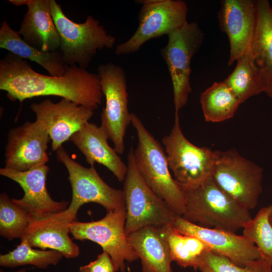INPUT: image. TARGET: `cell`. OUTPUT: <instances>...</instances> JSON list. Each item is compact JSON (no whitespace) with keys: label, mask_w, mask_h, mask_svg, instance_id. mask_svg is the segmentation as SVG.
Wrapping results in <instances>:
<instances>
[{"label":"cell","mask_w":272,"mask_h":272,"mask_svg":"<svg viewBox=\"0 0 272 272\" xmlns=\"http://www.w3.org/2000/svg\"><path fill=\"white\" fill-rule=\"evenodd\" d=\"M127 166L123 189L126 211V235L147 226L171 225L177 214L142 177L135 165L132 147L127 155Z\"/></svg>","instance_id":"5"},{"label":"cell","mask_w":272,"mask_h":272,"mask_svg":"<svg viewBox=\"0 0 272 272\" xmlns=\"http://www.w3.org/2000/svg\"><path fill=\"white\" fill-rule=\"evenodd\" d=\"M216 153L214 180L243 207L254 209L262 191V168L235 149Z\"/></svg>","instance_id":"7"},{"label":"cell","mask_w":272,"mask_h":272,"mask_svg":"<svg viewBox=\"0 0 272 272\" xmlns=\"http://www.w3.org/2000/svg\"><path fill=\"white\" fill-rule=\"evenodd\" d=\"M105 106L101 114V124L117 154L124 152V137L131 123L128 108V93L124 70L112 62L100 64L97 69Z\"/></svg>","instance_id":"12"},{"label":"cell","mask_w":272,"mask_h":272,"mask_svg":"<svg viewBox=\"0 0 272 272\" xmlns=\"http://www.w3.org/2000/svg\"><path fill=\"white\" fill-rule=\"evenodd\" d=\"M162 228L172 261L181 267H190L197 270L201 257L210 248L199 239L179 232L171 225L162 226Z\"/></svg>","instance_id":"26"},{"label":"cell","mask_w":272,"mask_h":272,"mask_svg":"<svg viewBox=\"0 0 272 272\" xmlns=\"http://www.w3.org/2000/svg\"><path fill=\"white\" fill-rule=\"evenodd\" d=\"M167 36L168 42L160 53L170 73L175 113H178L191 92V60L201 47L204 34L196 22H187Z\"/></svg>","instance_id":"9"},{"label":"cell","mask_w":272,"mask_h":272,"mask_svg":"<svg viewBox=\"0 0 272 272\" xmlns=\"http://www.w3.org/2000/svg\"><path fill=\"white\" fill-rule=\"evenodd\" d=\"M269 211V220L272 225V203L268 207Z\"/></svg>","instance_id":"32"},{"label":"cell","mask_w":272,"mask_h":272,"mask_svg":"<svg viewBox=\"0 0 272 272\" xmlns=\"http://www.w3.org/2000/svg\"><path fill=\"white\" fill-rule=\"evenodd\" d=\"M131 123L138 139L134 157L139 173L149 187L176 214L182 216L185 207V193L170 172L164 149L133 113H131Z\"/></svg>","instance_id":"3"},{"label":"cell","mask_w":272,"mask_h":272,"mask_svg":"<svg viewBox=\"0 0 272 272\" xmlns=\"http://www.w3.org/2000/svg\"><path fill=\"white\" fill-rule=\"evenodd\" d=\"M73 221L64 210L42 218L31 217L21 240L26 241L34 248L54 250L65 258H76L80 254V248L69 235L70 225Z\"/></svg>","instance_id":"18"},{"label":"cell","mask_w":272,"mask_h":272,"mask_svg":"<svg viewBox=\"0 0 272 272\" xmlns=\"http://www.w3.org/2000/svg\"><path fill=\"white\" fill-rule=\"evenodd\" d=\"M0 48L24 59L34 61L44 67L50 76H63L67 65L60 50L43 52L25 42L18 31L13 29L7 21L2 22L0 27Z\"/></svg>","instance_id":"23"},{"label":"cell","mask_w":272,"mask_h":272,"mask_svg":"<svg viewBox=\"0 0 272 272\" xmlns=\"http://www.w3.org/2000/svg\"><path fill=\"white\" fill-rule=\"evenodd\" d=\"M30 214L16 205L5 192L0 194V235L12 241L21 239L30 221Z\"/></svg>","instance_id":"28"},{"label":"cell","mask_w":272,"mask_h":272,"mask_svg":"<svg viewBox=\"0 0 272 272\" xmlns=\"http://www.w3.org/2000/svg\"><path fill=\"white\" fill-rule=\"evenodd\" d=\"M126 236L141 260L142 272H172L173 261L162 227L147 226Z\"/></svg>","instance_id":"21"},{"label":"cell","mask_w":272,"mask_h":272,"mask_svg":"<svg viewBox=\"0 0 272 272\" xmlns=\"http://www.w3.org/2000/svg\"><path fill=\"white\" fill-rule=\"evenodd\" d=\"M250 52L263 79L265 93L272 98V7L267 0L257 1L256 25Z\"/></svg>","instance_id":"22"},{"label":"cell","mask_w":272,"mask_h":272,"mask_svg":"<svg viewBox=\"0 0 272 272\" xmlns=\"http://www.w3.org/2000/svg\"><path fill=\"white\" fill-rule=\"evenodd\" d=\"M171 226L179 232L199 239L212 251L227 258L238 265L244 266L261 257L255 245L243 235L218 228L202 227L178 215Z\"/></svg>","instance_id":"15"},{"label":"cell","mask_w":272,"mask_h":272,"mask_svg":"<svg viewBox=\"0 0 272 272\" xmlns=\"http://www.w3.org/2000/svg\"><path fill=\"white\" fill-rule=\"evenodd\" d=\"M218 13L220 27L230 44L228 65L251 47L257 21V1L224 0Z\"/></svg>","instance_id":"17"},{"label":"cell","mask_w":272,"mask_h":272,"mask_svg":"<svg viewBox=\"0 0 272 272\" xmlns=\"http://www.w3.org/2000/svg\"><path fill=\"white\" fill-rule=\"evenodd\" d=\"M50 170L42 164L25 171H18L6 167L0 168V174L17 182L24 194L21 198H12L18 207L27 212L31 218H39L66 209L67 201H56L49 195L46 179Z\"/></svg>","instance_id":"16"},{"label":"cell","mask_w":272,"mask_h":272,"mask_svg":"<svg viewBox=\"0 0 272 272\" xmlns=\"http://www.w3.org/2000/svg\"><path fill=\"white\" fill-rule=\"evenodd\" d=\"M30 108L36 120L47 131L54 152L89 122L94 114V110L63 98L56 103L47 99L33 103Z\"/></svg>","instance_id":"13"},{"label":"cell","mask_w":272,"mask_h":272,"mask_svg":"<svg viewBox=\"0 0 272 272\" xmlns=\"http://www.w3.org/2000/svg\"><path fill=\"white\" fill-rule=\"evenodd\" d=\"M50 137L38 122L26 121L11 128L5 150V167L25 171L46 164Z\"/></svg>","instance_id":"14"},{"label":"cell","mask_w":272,"mask_h":272,"mask_svg":"<svg viewBox=\"0 0 272 272\" xmlns=\"http://www.w3.org/2000/svg\"><path fill=\"white\" fill-rule=\"evenodd\" d=\"M0 89L21 103L35 97L55 96L95 110L103 96L98 74L77 65H67L63 76L35 72L26 59L8 52L0 60Z\"/></svg>","instance_id":"1"},{"label":"cell","mask_w":272,"mask_h":272,"mask_svg":"<svg viewBox=\"0 0 272 272\" xmlns=\"http://www.w3.org/2000/svg\"><path fill=\"white\" fill-rule=\"evenodd\" d=\"M197 270L200 272H272V265L260 257L244 266H239L210 250L201 257Z\"/></svg>","instance_id":"30"},{"label":"cell","mask_w":272,"mask_h":272,"mask_svg":"<svg viewBox=\"0 0 272 272\" xmlns=\"http://www.w3.org/2000/svg\"><path fill=\"white\" fill-rule=\"evenodd\" d=\"M200 102L206 121L221 122L232 118L241 103L224 82H215L200 94Z\"/></svg>","instance_id":"25"},{"label":"cell","mask_w":272,"mask_h":272,"mask_svg":"<svg viewBox=\"0 0 272 272\" xmlns=\"http://www.w3.org/2000/svg\"><path fill=\"white\" fill-rule=\"evenodd\" d=\"M57 160L66 168L72 190L71 203L65 210L75 220L80 208L94 202L103 207L107 212L125 207L123 190L109 186L98 173L94 166L86 167L73 159L62 146L56 151Z\"/></svg>","instance_id":"8"},{"label":"cell","mask_w":272,"mask_h":272,"mask_svg":"<svg viewBox=\"0 0 272 272\" xmlns=\"http://www.w3.org/2000/svg\"><path fill=\"white\" fill-rule=\"evenodd\" d=\"M78 272H90L85 265L80 267Z\"/></svg>","instance_id":"33"},{"label":"cell","mask_w":272,"mask_h":272,"mask_svg":"<svg viewBox=\"0 0 272 272\" xmlns=\"http://www.w3.org/2000/svg\"><path fill=\"white\" fill-rule=\"evenodd\" d=\"M90 272H115L116 269L110 255L105 251L97 258L85 265Z\"/></svg>","instance_id":"31"},{"label":"cell","mask_w":272,"mask_h":272,"mask_svg":"<svg viewBox=\"0 0 272 272\" xmlns=\"http://www.w3.org/2000/svg\"><path fill=\"white\" fill-rule=\"evenodd\" d=\"M169 169L183 191L193 188L212 176L216 150L199 147L182 132L178 113H175L174 125L162 140Z\"/></svg>","instance_id":"6"},{"label":"cell","mask_w":272,"mask_h":272,"mask_svg":"<svg viewBox=\"0 0 272 272\" xmlns=\"http://www.w3.org/2000/svg\"><path fill=\"white\" fill-rule=\"evenodd\" d=\"M138 16L139 25L127 41L116 46L118 55L138 51L151 39L168 35L186 22L188 8L180 0H144Z\"/></svg>","instance_id":"11"},{"label":"cell","mask_w":272,"mask_h":272,"mask_svg":"<svg viewBox=\"0 0 272 272\" xmlns=\"http://www.w3.org/2000/svg\"><path fill=\"white\" fill-rule=\"evenodd\" d=\"M184 191L186 203L182 217L192 223L236 233L252 219L250 211L225 192L212 177Z\"/></svg>","instance_id":"2"},{"label":"cell","mask_w":272,"mask_h":272,"mask_svg":"<svg viewBox=\"0 0 272 272\" xmlns=\"http://www.w3.org/2000/svg\"><path fill=\"white\" fill-rule=\"evenodd\" d=\"M16 6L28 10L18 32L23 40L43 52L59 50L60 38L54 24L50 0H9Z\"/></svg>","instance_id":"19"},{"label":"cell","mask_w":272,"mask_h":272,"mask_svg":"<svg viewBox=\"0 0 272 272\" xmlns=\"http://www.w3.org/2000/svg\"><path fill=\"white\" fill-rule=\"evenodd\" d=\"M21 240L15 249L0 255L1 266L15 268L31 265L40 269H45L51 265H56L64 257L57 251L35 249L30 246L26 241Z\"/></svg>","instance_id":"27"},{"label":"cell","mask_w":272,"mask_h":272,"mask_svg":"<svg viewBox=\"0 0 272 272\" xmlns=\"http://www.w3.org/2000/svg\"><path fill=\"white\" fill-rule=\"evenodd\" d=\"M223 82L241 104L253 96L265 92L263 79L252 59L250 49L238 59L234 70Z\"/></svg>","instance_id":"24"},{"label":"cell","mask_w":272,"mask_h":272,"mask_svg":"<svg viewBox=\"0 0 272 272\" xmlns=\"http://www.w3.org/2000/svg\"><path fill=\"white\" fill-rule=\"evenodd\" d=\"M26 270H27L26 269L24 268V269H20V270H17V271H13V272H26ZM0 272H4V271L2 269H1Z\"/></svg>","instance_id":"34"},{"label":"cell","mask_w":272,"mask_h":272,"mask_svg":"<svg viewBox=\"0 0 272 272\" xmlns=\"http://www.w3.org/2000/svg\"><path fill=\"white\" fill-rule=\"evenodd\" d=\"M243 229V235L255 245L261 257L272 265V225L268 207L260 209Z\"/></svg>","instance_id":"29"},{"label":"cell","mask_w":272,"mask_h":272,"mask_svg":"<svg viewBox=\"0 0 272 272\" xmlns=\"http://www.w3.org/2000/svg\"><path fill=\"white\" fill-rule=\"evenodd\" d=\"M125 207L107 212L101 219L88 222L73 221L70 233L75 239L90 240L99 245L110 255L116 271L124 272L125 262L139 258L130 246L125 232Z\"/></svg>","instance_id":"10"},{"label":"cell","mask_w":272,"mask_h":272,"mask_svg":"<svg viewBox=\"0 0 272 272\" xmlns=\"http://www.w3.org/2000/svg\"><path fill=\"white\" fill-rule=\"evenodd\" d=\"M52 16L60 38L59 50L66 65L86 69L98 50L112 48L116 38L108 34L98 20L88 16L78 23L70 19L55 0H50Z\"/></svg>","instance_id":"4"},{"label":"cell","mask_w":272,"mask_h":272,"mask_svg":"<svg viewBox=\"0 0 272 272\" xmlns=\"http://www.w3.org/2000/svg\"><path fill=\"white\" fill-rule=\"evenodd\" d=\"M109 139L106 129L101 125L90 122L85 123L70 139L85 156L90 166L98 163L106 167L120 182L124 181L127 166L122 161L114 148L108 144Z\"/></svg>","instance_id":"20"}]
</instances>
